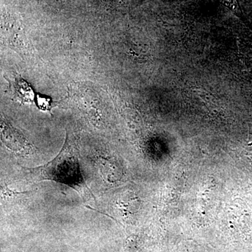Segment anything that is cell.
I'll use <instances>...</instances> for the list:
<instances>
[{"mask_svg": "<svg viewBox=\"0 0 252 252\" xmlns=\"http://www.w3.org/2000/svg\"><path fill=\"white\" fill-rule=\"evenodd\" d=\"M221 1L223 4H226V6L230 9H234L235 6H236L235 0H221Z\"/></svg>", "mask_w": 252, "mask_h": 252, "instance_id": "obj_4", "label": "cell"}, {"mask_svg": "<svg viewBox=\"0 0 252 252\" xmlns=\"http://www.w3.org/2000/svg\"><path fill=\"white\" fill-rule=\"evenodd\" d=\"M9 82L15 97H17L23 103H29L34 100L35 95L34 91L27 81L20 78L13 81H9Z\"/></svg>", "mask_w": 252, "mask_h": 252, "instance_id": "obj_2", "label": "cell"}, {"mask_svg": "<svg viewBox=\"0 0 252 252\" xmlns=\"http://www.w3.org/2000/svg\"><path fill=\"white\" fill-rule=\"evenodd\" d=\"M34 101H35L36 107L44 112H51V109L54 107L53 106L54 100L49 96L45 95V94H36Z\"/></svg>", "mask_w": 252, "mask_h": 252, "instance_id": "obj_3", "label": "cell"}, {"mask_svg": "<svg viewBox=\"0 0 252 252\" xmlns=\"http://www.w3.org/2000/svg\"><path fill=\"white\" fill-rule=\"evenodd\" d=\"M29 170L36 180L53 181L67 185L84 199L94 197L83 177L77 147L67 134L62 149L51 161Z\"/></svg>", "mask_w": 252, "mask_h": 252, "instance_id": "obj_1", "label": "cell"}]
</instances>
